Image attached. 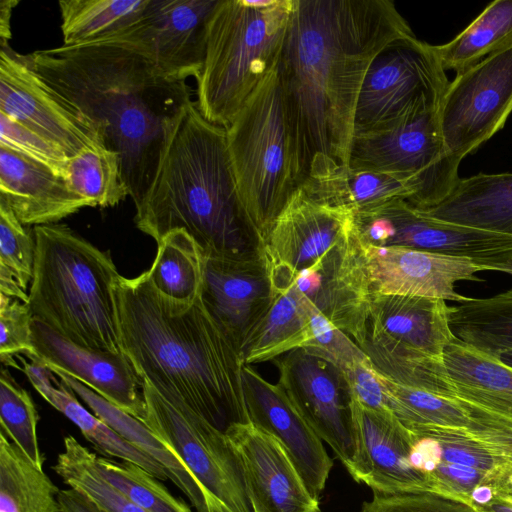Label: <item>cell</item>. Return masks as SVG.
<instances>
[{
	"label": "cell",
	"instance_id": "obj_14",
	"mask_svg": "<svg viewBox=\"0 0 512 512\" xmlns=\"http://www.w3.org/2000/svg\"><path fill=\"white\" fill-rule=\"evenodd\" d=\"M355 229L352 211L320 202L298 187L274 221L260 252L275 295L344 241Z\"/></svg>",
	"mask_w": 512,
	"mask_h": 512
},
{
	"label": "cell",
	"instance_id": "obj_18",
	"mask_svg": "<svg viewBox=\"0 0 512 512\" xmlns=\"http://www.w3.org/2000/svg\"><path fill=\"white\" fill-rule=\"evenodd\" d=\"M355 456L347 470L358 483L384 494L432 491L431 480L412 467L414 435L394 415L369 409L351 397Z\"/></svg>",
	"mask_w": 512,
	"mask_h": 512
},
{
	"label": "cell",
	"instance_id": "obj_3",
	"mask_svg": "<svg viewBox=\"0 0 512 512\" xmlns=\"http://www.w3.org/2000/svg\"><path fill=\"white\" fill-rule=\"evenodd\" d=\"M115 296L122 351L142 380L222 431L250 422L240 353L200 297L171 300L146 272L120 276Z\"/></svg>",
	"mask_w": 512,
	"mask_h": 512
},
{
	"label": "cell",
	"instance_id": "obj_46",
	"mask_svg": "<svg viewBox=\"0 0 512 512\" xmlns=\"http://www.w3.org/2000/svg\"><path fill=\"white\" fill-rule=\"evenodd\" d=\"M362 512H481L468 497L432 491L384 494L373 492Z\"/></svg>",
	"mask_w": 512,
	"mask_h": 512
},
{
	"label": "cell",
	"instance_id": "obj_12",
	"mask_svg": "<svg viewBox=\"0 0 512 512\" xmlns=\"http://www.w3.org/2000/svg\"><path fill=\"white\" fill-rule=\"evenodd\" d=\"M512 112V45L456 74L438 107L447 151L473 153L505 125Z\"/></svg>",
	"mask_w": 512,
	"mask_h": 512
},
{
	"label": "cell",
	"instance_id": "obj_26",
	"mask_svg": "<svg viewBox=\"0 0 512 512\" xmlns=\"http://www.w3.org/2000/svg\"><path fill=\"white\" fill-rule=\"evenodd\" d=\"M442 359L453 400L471 416L512 426V367L458 340Z\"/></svg>",
	"mask_w": 512,
	"mask_h": 512
},
{
	"label": "cell",
	"instance_id": "obj_38",
	"mask_svg": "<svg viewBox=\"0 0 512 512\" xmlns=\"http://www.w3.org/2000/svg\"><path fill=\"white\" fill-rule=\"evenodd\" d=\"M63 445L52 469L69 488L86 495L104 512H150L111 485L99 472L97 455L74 436L67 435Z\"/></svg>",
	"mask_w": 512,
	"mask_h": 512
},
{
	"label": "cell",
	"instance_id": "obj_36",
	"mask_svg": "<svg viewBox=\"0 0 512 512\" xmlns=\"http://www.w3.org/2000/svg\"><path fill=\"white\" fill-rule=\"evenodd\" d=\"M149 0H61L64 46H78L108 39L130 27Z\"/></svg>",
	"mask_w": 512,
	"mask_h": 512
},
{
	"label": "cell",
	"instance_id": "obj_33",
	"mask_svg": "<svg viewBox=\"0 0 512 512\" xmlns=\"http://www.w3.org/2000/svg\"><path fill=\"white\" fill-rule=\"evenodd\" d=\"M448 319L458 341L484 354L512 349V289L449 306Z\"/></svg>",
	"mask_w": 512,
	"mask_h": 512
},
{
	"label": "cell",
	"instance_id": "obj_13",
	"mask_svg": "<svg viewBox=\"0 0 512 512\" xmlns=\"http://www.w3.org/2000/svg\"><path fill=\"white\" fill-rule=\"evenodd\" d=\"M449 81L432 45L415 35L398 40L372 61L355 111V133L388 122L422 100L437 104Z\"/></svg>",
	"mask_w": 512,
	"mask_h": 512
},
{
	"label": "cell",
	"instance_id": "obj_37",
	"mask_svg": "<svg viewBox=\"0 0 512 512\" xmlns=\"http://www.w3.org/2000/svg\"><path fill=\"white\" fill-rule=\"evenodd\" d=\"M374 367L388 379L454 399L443 359L367 335L361 346Z\"/></svg>",
	"mask_w": 512,
	"mask_h": 512
},
{
	"label": "cell",
	"instance_id": "obj_7",
	"mask_svg": "<svg viewBox=\"0 0 512 512\" xmlns=\"http://www.w3.org/2000/svg\"><path fill=\"white\" fill-rule=\"evenodd\" d=\"M225 130L239 197L262 246L274 221L300 187L296 134L279 63Z\"/></svg>",
	"mask_w": 512,
	"mask_h": 512
},
{
	"label": "cell",
	"instance_id": "obj_2",
	"mask_svg": "<svg viewBox=\"0 0 512 512\" xmlns=\"http://www.w3.org/2000/svg\"><path fill=\"white\" fill-rule=\"evenodd\" d=\"M34 70L102 132L120 158L129 197L150 189L167 143L191 103L186 81L162 75L138 51L109 41L27 54Z\"/></svg>",
	"mask_w": 512,
	"mask_h": 512
},
{
	"label": "cell",
	"instance_id": "obj_23",
	"mask_svg": "<svg viewBox=\"0 0 512 512\" xmlns=\"http://www.w3.org/2000/svg\"><path fill=\"white\" fill-rule=\"evenodd\" d=\"M362 242V241H361ZM372 291L384 295L437 298L462 303L459 281H483L484 271L469 259L406 247H376L362 242Z\"/></svg>",
	"mask_w": 512,
	"mask_h": 512
},
{
	"label": "cell",
	"instance_id": "obj_17",
	"mask_svg": "<svg viewBox=\"0 0 512 512\" xmlns=\"http://www.w3.org/2000/svg\"><path fill=\"white\" fill-rule=\"evenodd\" d=\"M334 326L360 347L368 335L372 284L356 228L294 284Z\"/></svg>",
	"mask_w": 512,
	"mask_h": 512
},
{
	"label": "cell",
	"instance_id": "obj_51",
	"mask_svg": "<svg viewBox=\"0 0 512 512\" xmlns=\"http://www.w3.org/2000/svg\"><path fill=\"white\" fill-rule=\"evenodd\" d=\"M494 358L498 359L500 362L504 363L505 365L512 367V349L500 352Z\"/></svg>",
	"mask_w": 512,
	"mask_h": 512
},
{
	"label": "cell",
	"instance_id": "obj_40",
	"mask_svg": "<svg viewBox=\"0 0 512 512\" xmlns=\"http://www.w3.org/2000/svg\"><path fill=\"white\" fill-rule=\"evenodd\" d=\"M384 377L390 411L412 433L429 428L470 427V416L457 401Z\"/></svg>",
	"mask_w": 512,
	"mask_h": 512
},
{
	"label": "cell",
	"instance_id": "obj_31",
	"mask_svg": "<svg viewBox=\"0 0 512 512\" xmlns=\"http://www.w3.org/2000/svg\"><path fill=\"white\" fill-rule=\"evenodd\" d=\"M313 304L295 286L276 295L267 313L240 349L243 365H252L301 349L307 339Z\"/></svg>",
	"mask_w": 512,
	"mask_h": 512
},
{
	"label": "cell",
	"instance_id": "obj_6",
	"mask_svg": "<svg viewBox=\"0 0 512 512\" xmlns=\"http://www.w3.org/2000/svg\"><path fill=\"white\" fill-rule=\"evenodd\" d=\"M295 0H218L205 31L196 105L226 128L279 63Z\"/></svg>",
	"mask_w": 512,
	"mask_h": 512
},
{
	"label": "cell",
	"instance_id": "obj_25",
	"mask_svg": "<svg viewBox=\"0 0 512 512\" xmlns=\"http://www.w3.org/2000/svg\"><path fill=\"white\" fill-rule=\"evenodd\" d=\"M448 309L442 299L373 293L368 336L442 359L446 347L457 340Z\"/></svg>",
	"mask_w": 512,
	"mask_h": 512
},
{
	"label": "cell",
	"instance_id": "obj_39",
	"mask_svg": "<svg viewBox=\"0 0 512 512\" xmlns=\"http://www.w3.org/2000/svg\"><path fill=\"white\" fill-rule=\"evenodd\" d=\"M65 178L90 207H111L129 196L120 158L106 148L86 149L69 158Z\"/></svg>",
	"mask_w": 512,
	"mask_h": 512
},
{
	"label": "cell",
	"instance_id": "obj_4",
	"mask_svg": "<svg viewBox=\"0 0 512 512\" xmlns=\"http://www.w3.org/2000/svg\"><path fill=\"white\" fill-rule=\"evenodd\" d=\"M135 210L136 227L156 243L182 229L206 257H238L261 249L239 197L226 130L206 120L195 101L176 123L156 177Z\"/></svg>",
	"mask_w": 512,
	"mask_h": 512
},
{
	"label": "cell",
	"instance_id": "obj_35",
	"mask_svg": "<svg viewBox=\"0 0 512 512\" xmlns=\"http://www.w3.org/2000/svg\"><path fill=\"white\" fill-rule=\"evenodd\" d=\"M205 256L184 230L168 232L157 243L153 264L146 271L153 287L163 296L181 303L200 297Z\"/></svg>",
	"mask_w": 512,
	"mask_h": 512
},
{
	"label": "cell",
	"instance_id": "obj_8",
	"mask_svg": "<svg viewBox=\"0 0 512 512\" xmlns=\"http://www.w3.org/2000/svg\"><path fill=\"white\" fill-rule=\"evenodd\" d=\"M438 107L422 100L388 122L356 132L348 165L404 174L418 186L416 197L407 201L419 209L435 205L460 179V161L445 147Z\"/></svg>",
	"mask_w": 512,
	"mask_h": 512
},
{
	"label": "cell",
	"instance_id": "obj_19",
	"mask_svg": "<svg viewBox=\"0 0 512 512\" xmlns=\"http://www.w3.org/2000/svg\"><path fill=\"white\" fill-rule=\"evenodd\" d=\"M276 295L261 252L206 257L200 299L240 353Z\"/></svg>",
	"mask_w": 512,
	"mask_h": 512
},
{
	"label": "cell",
	"instance_id": "obj_1",
	"mask_svg": "<svg viewBox=\"0 0 512 512\" xmlns=\"http://www.w3.org/2000/svg\"><path fill=\"white\" fill-rule=\"evenodd\" d=\"M413 35L391 0L294 1L279 71L300 186L313 163L348 165L365 75L385 48Z\"/></svg>",
	"mask_w": 512,
	"mask_h": 512
},
{
	"label": "cell",
	"instance_id": "obj_29",
	"mask_svg": "<svg viewBox=\"0 0 512 512\" xmlns=\"http://www.w3.org/2000/svg\"><path fill=\"white\" fill-rule=\"evenodd\" d=\"M417 209L444 222L512 237V173L460 178L441 201Z\"/></svg>",
	"mask_w": 512,
	"mask_h": 512
},
{
	"label": "cell",
	"instance_id": "obj_11",
	"mask_svg": "<svg viewBox=\"0 0 512 512\" xmlns=\"http://www.w3.org/2000/svg\"><path fill=\"white\" fill-rule=\"evenodd\" d=\"M0 113L52 143L66 157L106 148L100 129L56 92L23 55L0 45Z\"/></svg>",
	"mask_w": 512,
	"mask_h": 512
},
{
	"label": "cell",
	"instance_id": "obj_30",
	"mask_svg": "<svg viewBox=\"0 0 512 512\" xmlns=\"http://www.w3.org/2000/svg\"><path fill=\"white\" fill-rule=\"evenodd\" d=\"M23 371L35 390L56 410L74 423L101 456L129 461L161 481L168 480L164 467L130 444L94 413L89 412L63 383L54 386L52 371L39 359H21Z\"/></svg>",
	"mask_w": 512,
	"mask_h": 512
},
{
	"label": "cell",
	"instance_id": "obj_42",
	"mask_svg": "<svg viewBox=\"0 0 512 512\" xmlns=\"http://www.w3.org/2000/svg\"><path fill=\"white\" fill-rule=\"evenodd\" d=\"M96 461L101 475L140 507L150 512H192L183 499L139 465L98 455Z\"/></svg>",
	"mask_w": 512,
	"mask_h": 512
},
{
	"label": "cell",
	"instance_id": "obj_47",
	"mask_svg": "<svg viewBox=\"0 0 512 512\" xmlns=\"http://www.w3.org/2000/svg\"><path fill=\"white\" fill-rule=\"evenodd\" d=\"M0 146L38 162L65 177L66 155L46 139L0 113Z\"/></svg>",
	"mask_w": 512,
	"mask_h": 512
},
{
	"label": "cell",
	"instance_id": "obj_32",
	"mask_svg": "<svg viewBox=\"0 0 512 512\" xmlns=\"http://www.w3.org/2000/svg\"><path fill=\"white\" fill-rule=\"evenodd\" d=\"M60 489L0 432V512H61Z\"/></svg>",
	"mask_w": 512,
	"mask_h": 512
},
{
	"label": "cell",
	"instance_id": "obj_44",
	"mask_svg": "<svg viewBox=\"0 0 512 512\" xmlns=\"http://www.w3.org/2000/svg\"><path fill=\"white\" fill-rule=\"evenodd\" d=\"M301 349L324 359L342 372L369 359L364 350L350 336L334 326L314 305L308 336Z\"/></svg>",
	"mask_w": 512,
	"mask_h": 512
},
{
	"label": "cell",
	"instance_id": "obj_21",
	"mask_svg": "<svg viewBox=\"0 0 512 512\" xmlns=\"http://www.w3.org/2000/svg\"><path fill=\"white\" fill-rule=\"evenodd\" d=\"M33 345L37 359L51 371H60L136 417L145 415L143 381L124 353L77 345L33 317Z\"/></svg>",
	"mask_w": 512,
	"mask_h": 512
},
{
	"label": "cell",
	"instance_id": "obj_49",
	"mask_svg": "<svg viewBox=\"0 0 512 512\" xmlns=\"http://www.w3.org/2000/svg\"><path fill=\"white\" fill-rule=\"evenodd\" d=\"M18 4L14 0L0 1V45L9 44L11 38L10 21L13 8Z\"/></svg>",
	"mask_w": 512,
	"mask_h": 512
},
{
	"label": "cell",
	"instance_id": "obj_48",
	"mask_svg": "<svg viewBox=\"0 0 512 512\" xmlns=\"http://www.w3.org/2000/svg\"><path fill=\"white\" fill-rule=\"evenodd\" d=\"M61 512H104L83 493L66 488L59 492Z\"/></svg>",
	"mask_w": 512,
	"mask_h": 512
},
{
	"label": "cell",
	"instance_id": "obj_41",
	"mask_svg": "<svg viewBox=\"0 0 512 512\" xmlns=\"http://www.w3.org/2000/svg\"><path fill=\"white\" fill-rule=\"evenodd\" d=\"M35 249L33 229L0 201V294L28 303Z\"/></svg>",
	"mask_w": 512,
	"mask_h": 512
},
{
	"label": "cell",
	"instance_id": "obj_10",
	"mask_svg": "<svg viewBox=\"0 0 512 512\" xmlns=\"http://www.w3.org/2000/svg\"><path fill=\"white\" fill-rule=\"evenodd\" d=\"M360 240L376 247H406L469 259L483 270L512 275V237L429 217L406 199L355 215Z\"/></svg>",
	"mask_w": 512,
	"mask_h": 512
},
{
	"label": "cell",
	"instance_id": "obj_9",
	"mask_svg": "<svg viewBox=\"0 0 512 512\" xmlns=\"http://www.w3.org/2000/svg\"><path fill=\"white\" fill-rule=\"evenodd\" d=\"M142 422L188 467L217 512H253L242 463L225 431L182 404H172L142 380Z\"/></svg>",
	"mask_w": 512,
	"mask_h": 512
},
{
	"label": "cell",
	"instance_id": "obj_5",
	"mask_svg": "<svg viewBox=\"0 0 512 512\" xmlns=\"http://www.w3.org/2000/svg\"><path fill=\"white\" fill-rule=\"evenodd\" d=\"M28 304L33 317L85 348L123 353L115 287L120 274L108 252L65 224L34 226Z\"/></svg>",
	"mask_w": 512,
	"mask_h": 512
},
{
	"label": "cell",
	"instance_id": "obj_34",
	"mask_svg": "<svg viewBox=\"0 0 512 512\" xmlns=\"http://www.w3.org/2000/svg\"><path fill=\"white\" fill-rule=\"evenodd\" d=\"M512 45V0H495L455 38L432 45L444 70L456 73Z\"/></svg>",
	"mask_w": 512,
	"mask_h": 512
},
{
	"label": "cell",
	"instance_id": "obj_15",
	"mask_svg": "<svg viewBox=\"0 0 512 512\" xmlns=\"http://www.w3.org/2000/svg\"><path fill=\"white\" fill-rule=\"evenodd\" d=\"M217 2L149 0L135 23L101 41L119 43L138 51L167 78L196 79L203 63L206 24Z\"/></svg>",
	"mask_w": 512,
	"mask_h": 512
},
{
	"label": "cell",
	"instance_id": "obj_45",
	"mask_svg": "<svg viewBox=\"0 0 512 512\" xmlns=\"http://www.w3.org/2000/svg\"><path fill=\"white\" fill-rule=\"evenodd\" d=\"M33 314L27 302L0 294V357L4 365L19 368L14 354L35 358L32 336Z\"/></svg>",
	"mask_w": 512,
	"mask_h": 512
},
{
	"label": "cell",
	"instance_id": "obj_20",
	"mask_svg": "<svg viewBox=\"0 0 512 512\" xmlns=\"http://www.w3.org/2000/svg\"><path fill=\"white\" fill-rule=\"evenodd\" d=\"M242 380L250 422L282 444L308 491L319 500L333 467L323 441L278 383L266 380L252 365H243Z\"/></svg>",
	"mask_w": 512,
	"mask_h": 512
},
{
	"label": "cell",
	"instance_id": "obj_24",
	"mask_svg": "<svg viewBox=\"0 0 512 512\" xmlns=\"http://www.w3.org/2000/svg\"><path fill=\"white\" fill-rule=\"evenodd\" d=\"M0 201L25 226L54 224L84 207H90L70 187L65 177L2 146Z\"/></svg>",
	"mask_w": 512,
	"mask_h": 512
},
{
	"label": "cell",
	"instance_id": "obj_27",
	"mask_svg": "<svg viewBox=\"0 0 512 512\" xmlns=\"http://www.w3.org/2000/svg\"><path fill=\"white\" fill-rule=\"evenodd\" d=\"M312 198L343 207L354 215L394 199L412 200L416 182L400 173L353 168L333 161L311 164L301 186Z\"/></svg>",
	"mask_w": 512,
	"mask_h": 512
},
{
	"label": "cell",
	"instance_id": "obj_50",
	"mask_svg": "<svg viewBox=\"0 0 512 512\" xmlns=\"http://www.w3.org/2000/svg\"><path fill=\"white\" fill-rule=\"evenodd\" d=\"M494 498V489L488 484H479L469 493V499L476 507L489 504Z\"/></svg>",
	"mask_w": 512,
	"mask_h": 512
},
{
	"label": "cell",
	"instance_id": "obj_22",
	"mask_svg": "<svg viewBox=\"0 0 512 512\" xmlns=\"http://www.w3.org/2000/svg\"><path fill=\"white\" fill-rule=\"evenodd\" d=\"M240 457L253 512H320L282 444L252 422L225 431Z\"/></svg>",
	"mask_w": 512,
	"mask_h": 512
},
{
	"label": "cell",
	"instance_id": "obj_16",
	"mask_svg": "<svg viewBox=\"0 0 512 512\" xmlns=\"http://www.w3.org/2000/svg\"><path fill=\"white\" fill-rule=\"evenodd\" d=\"M278 384L320 439L348 470L355 456L351 394L344 373L304 349L275 360Z\"/></svg>",
	"mask_w": 512,
	"mask_h": 512
},
{
	"label": "cell",
	"instance_id": "obj_43",
	"mask_svg": "<svg viewBox=\"0 0 512 512\" xmlns=\"http://www.w3.org/2000/svg\"><path fill=\"white\" fill-rule=\"evenodd\" d=\"M39 415L30 394L11 374L2 369L0 376V432L17 445L38 467L44 455L37 437Z\"/></svg>",
	"mask_w": 512,
	"mask_h": 512
},
{
	"label": "cell",
	"instance_id": "obj_28",
	"mask_svg": "<svg viewBox=\"0 0 512 512\" xmlns=\"http://www.w3.org/2000/svg\"><path fill=\"white\" fill-rule=\"evenodd\" d=\"M52 373L121 437L159 462L166 470L169 480L187 497L195 512H217L209 494L185 463L142 421L107 401L80 381L60 371Z\"/></svg>",
	"mask_w": 512,
	"mask_h": 512
}]
</instances>
